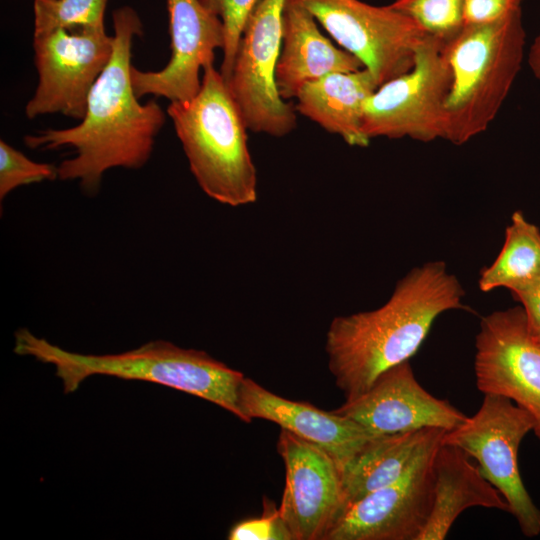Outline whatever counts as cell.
<instances>
[{"label": "cell", "instance_id": "cell-4", "mask_svg": "<svg viewBox=\"0 0 540 540\" xmlns=\"http://www.w3.org/2000/svg\"><path fill=\"white\" fill-rule=\"evenodd\" d=\"M166 113L202 191L232 207L254 203L257 173L248 128L221 72L208 65L198 93L188 101L170 102Z\"/></svg>", "mask_w": 540, "mask_h": 540}, {"label": "cell", "instance_id": "cell-26", "mask_svg": "<svg viewBox=\"0 0 540 540\" xmlns=\"http://www.w3.org/2000/svg\"><path fill=\"white\" fill-rule=\"evenodd\" d=\"M229 540H294L277 508L264 497L260 517L242 520L228 532Z\"/></svg>", "mask_w": 540, "mask_h": 540}, {"label": "cell", "instance_id": "cell-11", "mask_svg": "<svg viewBox=\"0 0 540 540\" xmlns=\"http://www.w3.org/2000/svg\"><path fill=\"white\" fill-rule=\"evenodd\" d=\"M38 84L25 107L27 118L60 113L84 118L90 92L108 65L114 37L104 27L60 29L34 37Z\"/></svg>", "mask_w": 540, "mask_h": 540}, {"label": "cell", "instance_id": "cell-17", "mask_svg": "<svg viewBox=\"0 0 540 540\" xmlns=\"http://www.w3.org/2000/svg\"><path fill=\"white\" fill-rule=\"evenodd\" d=\"M363 68L359 59L336 47L321 33L316 18L299 0H285L281 49L275 74L282 99L296 98L305 84L330 73Z\"/></svg>", "mask_w": 540, "mask_h": 540}, {"label": "cell", "instance_id": "cell-10", "mask_svg": "<svg viewBox=\"0 0 540 540\" xmlns=\"http://www.w3.org/2000/svg\"><path fill=\"white\" fill-rule=\"evenodd\" d=\"M445 430L438 429L393 483L343 506L322 540H418L434 498V458Z\"/></svg>", "mask_w": 540, "mask_h": 540}, {"label": "cell", "instance_id": "cell-24", "mask_svg": "<svg viewBox=\"0 0 540 540\" xmlns=\"http://www.w3.org/2000/svg\"><path fill=\"white\" fill-rule=\"evenodd\" d=\"M222 22L225 43L220 72L228 82L243 30L261 0H200Z\"/></svg>", "mask_w": 540, "mask_h": 540}, {"label": "cell", "instance_id": "cell-19", "mask_svg": "<svg viewBox=\"0 0 540 540\" xmlns=\"http://www.w3.org/2000/svg\"><path fill=\"white\" fill-rule=\"evenodd\" d=\"M378 87L366 68L330 73L305 84L296 96L295 108L348 145L367 147L370 139L362 132L364 104Z\"/></svg>", "mask_w": 540, "mask_h": 540}, {"label": "cell", "instance_id": "cell-16", "mask_svg": "<svg viewBox=\"0 0 540 540\" xmlns=\"http://www.w3.org/2000/svg\"><path fill=\"white\" fill-rule=\"evenodd\" d=\"M243 421H271L325 450L341 469L373 435L350 418L310 403L283 398L244 377L239 388Z\"/></svg>", "mask_w": 540, "mask_h": 540}, {"label": "cell", "instance_id": "cell-9", "mask_svg": "<svg viewBox=\"0 0 540 540\" xmlns=\"http://www.w3.org/2000/svg\"><path fill=\"white\" fill-rule=\"evenodd\" d=\"M285 0H261L241 35L227 82L247 128L284 137L297 124L296 108L280 96L276 67L282 41Z\"/></svg>", "mask_w": 540, "mask_h": 540}, {"label": "cell", "instance_id": "cell-3", "mask_svg": "<svg viewBox=\"0 0 540 540\" xmlns=\"http://www.w3.org/2000/svg\"><path fill=\"white\" fill-rule=\"evenodd\" d=\"M14 352L55 367L65 393L76 391L94 375L142 380L197 396L243 421L239 388L245 375L207 352L155 340L116 354H82L65 350L27 328L15 332Z\"/></svg>", "mask_w": 540, "mask_h": 540}, {"label": "cell", "instance_id": "cell-8", "mask_svg": "<svg viewBox=\"0 0 540 540\" xmlns=\"http://www.w3.org/2000/svg\"><path fill=\"white\" fill-rule=\"evenodd\" d=\"M342 49L359 59L378 86L408 72L429 37L389 5L361 0H299Z\"/></svg>", "mask_w": 540, "mask_h": 540}, {"label": "cell", "instance_id": "cell-6", "mask_svg": "<svg viewBox=\"0 0 540 540\" xmlns=\"http://www.w3.org/2000/svg\"><path fill=\"white\" fill-rule=\"evenodd\" d=\"M533 428L530 414L513 401L484 394L478 411L445 432L442 439L476 460L480 472L505 498L510 513L528 538L540 535V509L523 483L518 453Z\"/></svg>", "mask_w": 540, "mask_h": 540}, {"label": "cell", "instance_id": "cell-14", "mask_svg": "<svg viewBox=\"0 0 540 540\" xmlns=\"http://www.w3.org/2000/svg\"><path fill=\"white\" fill-rule=\"evenodd\" d=\"M373 435L437 428L450 431L466 419L447 400L439 399L417 381L409 361L381 373L361 395L333 410Z\"/></svg>", "mask_w": 540, "mask_h": 540}, {"label": "cell", "instance_id": "cell-12", "mask_svg": "<svg viewBox=\"0 0 540 540\" xmlns=\"http://www.w3.org/2000/svg\"><path fill=\"white\" fill-rule=\"evenodd\" d=\"M476 386L527 411L540 439V344L530 335L522 307L484 316L475 340Z\"/></svg>", "mask_w": 540, "mask_h": 540}, {"label": "cell", "instance_id": "cell-27", "mask_svg": "<svg viewBox=\"0 0 540 540\" xmlns=\"http://www.w3.org/2000/svg\"><path fill=\"white\" fill-rule=\"evenodd\" d=\"M523 0H463L464 25L498 21L521 9Z\"/></svg>", "mask_w": 540, "mask_h": 540}, {"label": "cell", "instance_id": "cell-20", "mask_svg": "<svg viewBox=\"0 0 540 540\" xmlns=\"http://www.w3.org/2000/svg\"><path fill=\"white\" fill-rule=\"evenodd\" d=\"M436 430L378 435L368 441L340 469L343 506L401 477Z\"/></svg>", "mask_w": 540, "mask_h": 540}, {"label": "cell", "instance_id": "cell-2", "mask_svg": "<svg viewBox=\"0 0 540 540\" xmlns=\"http://www.w3.org/2000/svg\"><path fill=\"white\" fill-rule=\"evenodd\" d=\"M464 289L443 261H431L401 278L379 308L335 317L325 351L346 400L364 393L387 369L409 359L444 312L463 309Z\"/></svg>", "mask_w": 540, "mask_h": 540}, {"label": "cell", "instance_id": "cell-18", "mask_svg": "<svg viewBox=\"0 0 540 540\" xmlns=\"http://www.w3.org/2000/svg\"><path fill=\"white\" fill-rule=\"evenodd\" d=\"M483 507L510 513L502 494L460 448L441 443L434 458V498L418 540H443L467 508Z\"/></svg>", "mask_w": 540, "mask_h": 540}, {"label": "cell", "instance_id": "cell-7", "mask_svg": "<svg viewBox=\"0 0 540 540\" xmlns=\"http://www.w3.org/2000/svg\"><path fill=\"white\" fill-rule=\"evenodd\" d=\"M452 73L443 41L429 36L413 67L378 87L364 104L362 132L368 138L444 139V106Z\"/></svg>", "mask_w": 540, "mask_h": 540}, {"label": "cell", "instance_id": "cell-21", "mask_svg": "<svg viewBox=\"0 0 540 540\" xmlns=\"http://www.w3.org/2000/svg\"><path fill=\"white\" fill-rule=\"evenodd\" d=\"M539 278L540 229L515 211L499 255L480 273L479 288L484 292L506 288L513 293Z\"/></svg>", "mask_w": 540, "mask_h": 540}, {"label": "cell", "instance_id": "cell-29", "mask_svg": "<svg viewBox=\"0 0 540 540\" xmlns=\"http://www.w3.org/2000/svg\"><path fill=\"white\" fill-rule=\"evenodd\" d=\"M528 62L534 76L540 80V33L530 47Z\"/></svg>", "mask_w": 540, "mask_h": 540}, {"label": "cell", "instance_id": "cell-25", "mask_svg": "<svg viewBox=\"0 0 540 540\" xmlns=\"http://www.w3.org/2000/svg\"><path fill=\"white\" fill-rule=\"evenodd\" d=\"M58 178L57 166L29 159L21 151L0 141V200L17 187Z\"/></svg>", "mask_w": 540, "mask_h": 540}, {"label": "cell", "instance_id": "cell-28", "mask_svg": "<svg viewBox=\"0 0 540 540\" xmlns=\"http://www.w3.org/2000/svg\"><path fill=\"white\" fill-rule=\"evenodd\" d=\"M521 303L531 337L540 344V278L513 292Z\"/></svg>", "mask_w": 540, "mask_h": 540}, {"label": "cell", "instance_id": "cell-23", "mask_svg": "<svg viewBox=\"0 0 540 540\" xmlns=\"http://www.w3.org/2000/svg\"><path fill=\"white\" fill-rule=\"evenodd\" d=\"M390 6L443 42L464 27L463 0H395Z\"/></svg>", "mask_w": 540, "mask_h": 540}, {"label": "cell", "instance_id": "cell-1", "mask_svg": "<svg viewBox=\"0 0 540 540\" xmlns=\"http://www.w3.org/2000/svg\"><path fill=\"white\" fill-rule=\"evenodd\" d=\"M114 50L94 84L81 122L66 129H47L24 137L33 150H73L57 166L58 179L78 181L90 195L100 189L113 168L140 169L150 159L166 114L156 101L140 103L131 82L133 39L142 23L131 7L113 12Z\"/></svg>", "mask_w": 540, "mask_h": 540}, {"label": "cell", "instance_id": "cell-15", "mask_svg": "<svg viewBox=\"0 0 540 540\" xmlns=\"http://www.w3.org/2000/svg\"><path fill=\"white\" fill-rule=\"evenodd\" d=\"M171 57L158 71L132 65L131 82L140 99L146 95L188 101L201 87L200 71L213 64L215 51L223 49L225 35L220 19L200 0H167Z\"/></svg>", "mask_w": 540, "mask_h": 540}, {"label": "cell", "instance_id": "cell-13", "mask_svg": "<svg viewBox=\"0 0 540 540\" xmlns=\"http://www.w3.org/2000/svg\"><path fill=\"white\" fill-rule=\"evenodd\" d=\"M277 451L285 466L282 519L294 540H322L343 506L336 461L319 446L284 429Z\"/></svg>", "mask_w": 540, "mask_h": 540}, {"label": "cell", "instance_id": "cell-22", "mask_svg": "<svg viewBox=\"0 0 540 540\" xmlns=\"http://www.w3.org/2000/svg\"><path fill=\"white\" fill-rule=\"evenodd\" d=\"M108 0H34V37L60 29L104 27Z\"/></svg>", "mask_w": 540, "mask_h": 540}, {"label": "cell", "instance_id": "cell-5", "mask_svg": "<svg viewBox=\"0 0 540 540\" xmlns=\"http://www.w3.org/2000/svg\"><path fill=\"white\" fill-rule=\"evenodd\" d=\"M524 45L521 9L492 23L464 25L443 42L452 73L444 140L462 145L489 127L520 71Z\"/></svg>", "mask_w": 540, "mask_h": 540}]
</instances>
